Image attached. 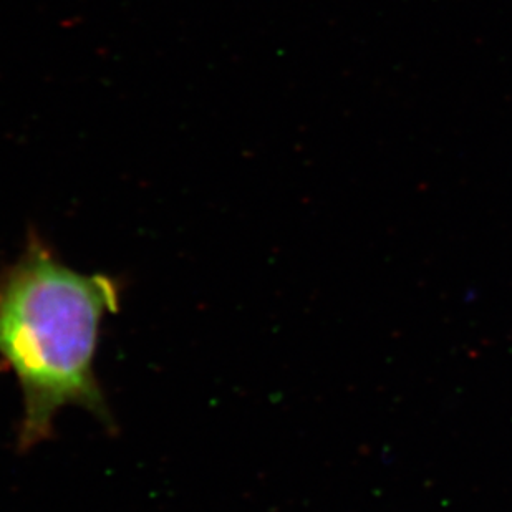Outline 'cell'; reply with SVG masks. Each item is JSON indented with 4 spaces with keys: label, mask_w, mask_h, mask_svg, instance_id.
Listing matches in <instances>:
<instances>
[{
    "label": "cell",
    "mask_w": 512,
    "mask_h": 512,
    "mask_svg": "<svg viewBox=\"0 0 512 512\" xmlns=\"http://www.w3.org/2000/svg\"><path fill=\"white\" fill-rule=\"evenodd\" d=\"M118 307L112 277L63 266L37 234L0 276V355L24 393L20 448L49 438L63 406H82L110 423L93 358L100 322Z\"/></svg>",
    "instance_id": "6da1fadb"
}]
</instances>
